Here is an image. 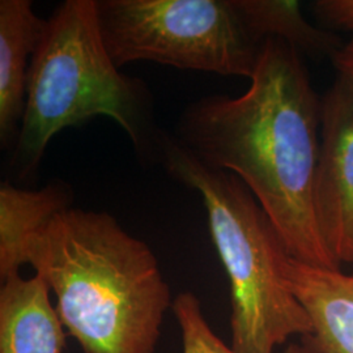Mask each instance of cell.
<instances>
[{"label": "cell", "mask_w": 353, "mask_h": 353, "mask_svg": "<svg viewBox=\"0 0 353 353\" xmlns=\"http://www.w3.org/2000/svg\"><path fill=\"white\" fill-rule=\"evenodd\" d=\"M72 207L68 183L54 182L42 189L26 190L10 181L0 185V279L20 274L26 265V242L49 219Z\"/></svg>", "instance_id": "cell-10"}, {"label": "cell", "mask_w": 353, "mask_h": 353, "mask_svg": "<svg viewBox=\"0 0 353 353\" xmlns=\"http://www.w3.org/2000/svg\"><path fill=\"white\" fill-rule=\"evenodd\" d=\"M312 8L322 28L353 33V0H318Z\"/></svg>", "instance_id": "cell-13"}, {"label": "cell", "mask_w": 353, "mask_h": 353, "mask_svg": "<svg viewBox=\"0 0 353 353\" xmlns=\"http://www.w3.org/2000/svg\"><path fill=\"white\" fill-rule=\"evenodd\" d=\"M100 115L113 119L140 156L156 163L164 131L154 122L150 89L114 63L97 1L65 0L48 19L29 68L26 112L11 156L16 178H34L57 134Z\"/></svg>", "instance_id": "cell-3"}, {"label": "cell", "mask_w": 353, "mask_h": 353, "mask_svg": "<svg viewBox=\"0 0 353 353\" xmlns=\"http://www.w3.org/2000/svg\"><path fill=\"white\" fill-rule=\"evenodd\" d=\"M246 26L258 39L279 38L303 55L313 58L332 55L344 45L341 38L322 26H312L292 0H234Z\"/></svg>", "instance_id": "cell-11"}, {"label": "cell", "mask_w": 353, "mask_h": 353, "mask_svg": "<svg viewBox=\"0 0 353 353\" xmlns=\"http://www.w3.org/2000/svg\"><path fill=\"white\" fill-rule=\"evenodd\" d=\"M313 204L328 252L353 263V80L338 75L321 97Z\"/></svg>", "instance_id": "cell-6"}, {"label": "cell", "mask_w": 353, "mask_h": 353, "mask_svg": "<svg viewBox=\"0 0 353 353\" xmlns=\"http://www.w3.org/2000/svg\"><path fill=\"white\" fill-rule=\"evenodd\" d=\"M172 310L181 328L183 353H237L214 334L194 293L176 294Z\"/></svg>", "instance_id": "cell-12"}, {"label": "cell", "mask_w": 353, "mask_h": 353, "mask_svg": "<svg viewBox=\"0 0 353 353\" xmlns=\"http://www.w3.org/2000/svg\"><path fill=\"white\" fill-rule=\"evenodd\" d=\"M156 163L202 198L230 283V347L237 353H274L294 335H312L310 318L283 272L290 252L240 178L202 164L166 132Z\"/></svg>", "instance_id": "cell-4"}, {"label": "cell", "mask_w": 353, "mask_h": 353, "mask_svg": "<svg viewBox=\"0 0 353 353\" xmlns=\"http://www.w3.org/2000/svg\"><path fill=\"white\" fill-rule=\"evenodd\" d=\"M106 50L117 67L138 61L250 79L263 41L234 0H96Z\"/></svg>", "instance_id": "cell-5"}, {"label": "cell", "mask_w": 353, "mask_h": 353, "mask_svg": "<svg viewBox=\"0 0 353 353\" xmlns=\"http://www.w3.org/2000/svg\"><path fill=\"white\" fill-rule=\"evenodd\" d=\"M48 20L30 0L0 1V145L12 152L26 112L28 74Z\"/></svg>", "instance_id": "cell-8"}, {"label": "cell", "mask_w": 353, "mask_h": 353, "mask_svg": "<svg viewBox=\"0 0 353 353\" xmlns=\"http://www.w3.org/2000/svg\"><path fill=\"white\" fill-rule=\"evenodd\" d=\"M283 272L312 322L303 344L314 353H353V275L288 256Z\"/></svg>", "instance_id": "cell-7"}, {"label": "cell", "mask_w": 353, "mask_h": 353, "mask_svg": "<svg viewBox=\"0 0 353 353\" xmlns=\"http://www.w3.org/2000/svg\"><path fill=\"white\" fill-rule=\"evenodd\" d=\"M331 62L338 71V75L353 80V36L332 55Z\"/></svg>", "instance_id": "cell-14"}, {"label": "cell", "mask_w": 353, "mask_h": 353, "mask_svg": "<svg viewBox=\"0 0 353 353\" xmlns=\"http://www.w3.org/2000/svg\"><path fill=\"white\" fill-rule=\"evenodd\" d=\"M65 328L38 275L20 274L0 288V353H62Z\"/></svg>", "instance_id": "cell-9"}, {"label": "cell", "mask_w": 353, "mask_h": 353, "mask_svg": "<svg viewBox=\"0 0 353 353\" xmlns=\"http://www.w3.org/2000/svg\"><path fill=\"white\" fill-rule=\"evenodd\" d=\"M285 353H314L310 348H307L306 345L301 344H296V343H292L288 345V348L285 350Z\"/></svg>", "instance_id": "cell-15"}, {"label": "cell", "mask_w": 353, "mask_h": 353, "mask_svg": "<svg viewBox=\"0 0 353 353\" xmlns=\"http://www.w3.org/2000/svg\"><path fill=\"white\" fill-rule=\"evenodd\" d=\"M83 353H154L173 299L151 248L110 214L68 207L26 248Z\"/></svg>", "instance_id": "cell-2"}, {"label": "cell", "mask_w": 353, "mask_h": 353, "mask_svg": "<svg viewBox=\"0 0 353 353\" xmlns=\"http://www.w3.org/2000/svg\"><path fill=\"white\" fill-rule=\"evenodd\" d=\"M319 130L321 97L303 54L267 38L249 89L191 102L173 137L202 164L240 178L293 259L341 270L314 214Z\"/></svg>", "instance_id": "cell-1"}]
</instances>
